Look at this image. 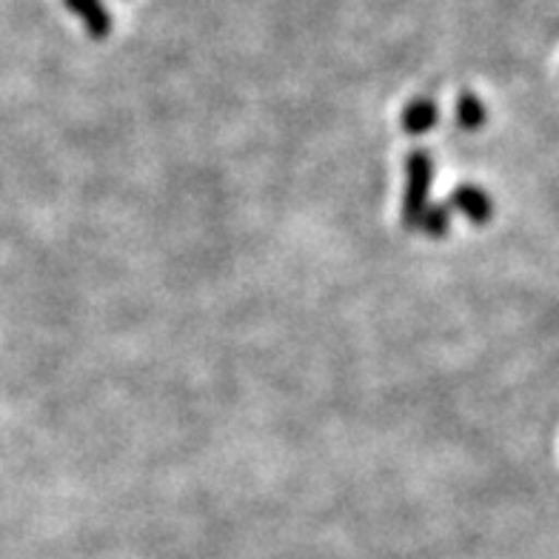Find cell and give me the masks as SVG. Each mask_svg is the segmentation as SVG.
<instances>
[{
  "label": "cell",
  "instance_id": "1",
  "mask_svg": "<svg viewBox=\"0 0 559 559\" xmlns=\"http://www.w3.org/2000/svg\"><path fill=\"white\" fill-rule=\"evenodd\" d=\"M431 186H435V157L414 148L405 157V192H403V226L417 231L419 217L431 203Z\"/></svg>",
  "mask_w": 559,
  "mask_h": 559
},
{
  "label": "cell",
  "instance_id": "2",
  "mask_svg": "<svg viewBox=\"0 0 559 559\" xmlns=\"http://www.w3.org/2000/svg\"><path fill=\"white\" fill-rule=\"evenodd\" d=\"M451 212H460L468 223L474 226H486L493 221V200L488 198V192L477 183H460L451 192L449 200Z\"/></svg>",
  "mask_w": 559,
  "mask_h": 559
},
{
  "label": "cell",
  "instance_id": "3",
  "mask_svg": "<svg viewBox=\"0 0 559 559\" xmlns=\"http://www.w3.org/2000/svg\"><path fill=\"white\" fill-rule=\"evenodd\" d=\"M440 120V111H437V104L431 97H414L412 104L403 109V118H400V126H403L405 134L412 138H423L437 126Z\"/></svg>",
  "mask_w": 559,
  "mask_h": 559
},
{
  "label": "cell",
  "instance_id": "4",
  "mask_svg": "<svg viewBox=\"0 0 559 559\" xmlns=\"http://www.w3.org/2000/svg\"><path fill=\"white\" fill-rule=\"evenodd\" d=\"M67 7L86 23L88 35L95 37V40H106L109 37L111 17L100 0H67Z\"/></svg>",
  "mask_w": 559,
  "mask_h": 559
},
{
  "label": "cell",
  "instance_id": "5",
  "mask_svg": "<svg viewBox=\"0 0 559 559\" xmlns=\"http://www.w3.org/2000/svg\"><path fill=\"white\" fill-rule=\"evenodd\" d=\"M486 106L474 92H463L456 100V123L463 132H479L486 126Z\"/></svg>",
  "mask_w": 559,
  "mask_h": 559
},
{
  "label": "cell",
  "instance_id": "6",
  "mask_svg": "<svg viewBox=\"0 0 559 559\" xmlns=\"http://www.w3.org/2000/svg\"><path fill=\"white\" fill-rule=\"evenodd\" d=\"M451 221H454V214H451L449 203H437V206H428L419 217V231H426L428 237H435V240H442V237L451 231Z\"/></svg>",
  "mask_w": 559,
  "mask_h": 559
}]
</instances>
